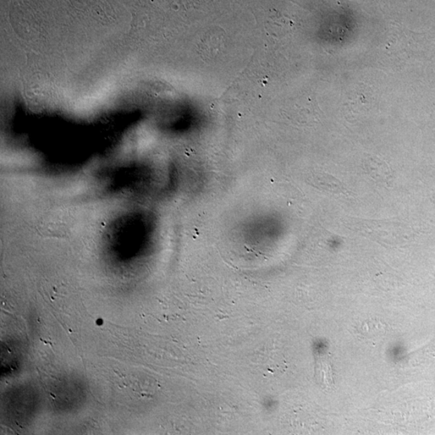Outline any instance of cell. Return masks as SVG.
I'll list each match as a JSON object with an SVG mask.
<instances>
[{
	"label": "cell",
	"instance_id": "1",
	"mask_svg": "<svg viewBox=\"0 0 435 435\" xmlns=\"http://www.w3.org/2000/svg\"><path fill=\"white\" fill-rule=\"evenodd\" d=\"M356 227L368 238L379 242L385 240L387 243L398 244L401 240L406 239V228L399 223L356 220Z\"/></svg>",
	"mask_w": 435,
	"mask_h": 435
},
{
	"label": "cell",
	"instance_id": "2",
	"mask_svg": "<svg viewBox=\"0 0 435 435\" xmlns=\"http://www.w3.org/2000/svg\"><path fill=\"white\" fill-rule=\"evenodd\" d=\"M363 169L367 174L379 183L390 186L394 179L389 165L376 156H368L363 160Z\"/></svg>",
	"mask_w": 435,
	"mask_h": 435
}]
</instances>
